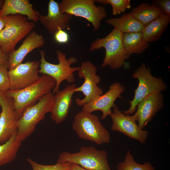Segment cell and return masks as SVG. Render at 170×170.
Here are the masks:
<instances>
[{
    "instance_id": "8fae6325",
    "label": "cell",
    "mask_w": 170,
    "mask_h": 170,
    "mask_svg": "<svg viewBox=\"0 0 170 170\" xmlns=\"http://www.w3.org/2000/svg\"><path fill=\"white\" fill-rule=\"evenodd\" d=\"M113 108V111L109 116L112 121L111 129L144 144L148 137V131L139 128L133 115H125L115 104Z\"/></svg>"
},
{
    "instance_id": "30bf717a",
    "label": "cell",
    "mask_w": 170,
    "mask_h": 170,
    "mask_svg": "<svg viewBox=\"0 0 170 170\" xmlns=\"http://www.w3.org/2000/svg\"><path fill=\"white\" fill-rule=\"evenodd\" d=\"M77 71L78 77L83 78L84 82L81 86L76 88V92H82L85 97L82 99L77 98L75 101L77 106L82 107L103 94L104 91L98 86L100 82L101 78L97 75V68L91 62H82Z\"/></svg>"
},
{
    "instance_id": "836d02e7",
    "label": "cell",
    "mask_w": 170,
    "mask_h": 170,
    "mask_svg": "<svg viewBox=\"0 0 170 170\" xmlns=\"http://www.w3.org/2000/svg\"><path fill=\"white\" fill-rule=\"evenodd\" d=\"M4 2V0H0V10L3 6Z\"/></svg>"
},
{
    "instance_id": "ac0fdd59",
    "label": "cell",
    "mask_w": 170,
    "mask_h": 170,
    "mask_svg": "<svg viewBox=\"0 0 170 170\" xmlns=\"http://www.w3.org/2000/svg\"><path fill=\"white\" fill-rule=\"evenodd\" d=\"M45 41L43 37L34 31L31 32L16 50L8 54V70L22 63L26 56L35 49L44 46Z\"/></svg>"
},
{
    "instance_id": "44dd1931",
    "label": "cell",
    "mask_w": 170,
    "mask_h": 170,
    "mask_svg": "<svg viewBox=\"0 0 170 170\" xmlns=\"http://www.w3.org/2000/svg\"><path fill=\"white\" fill-rule=\"evenodd\" d=\"M122 42L126 51V60L133 54L142 53L149 45V43L144 40L142 33L140 32L123 33Z\"/></svg>"
},
{
    "instance_id": "1f68e13d",
    "label": "cell",
    "mask_w": 170,
    "mask_h": 170,
    "mask_svg": "<svg viewBox=\"0 0 170 170\" xmlns=\"http://www.w3.org/2000/svg\"><path fill=\"white\" fill-rule=\"evenodd\" d=\"M7 22L6 17L0 16V33L5 27Z\"/></svg>"
},
{
    "instance_id": "3957f363",
    "label": "cell",
    "mask_w": 170,
    "mask_h": 170,
    "mask_svg": "<svg viewBox=\"0 0 170 170\" xmlns=\"http://www.w3.org/2000/svg\"><path fill=\"white\" fill-rule=\"evenodd\" d=\"M123 33L114 28L107 36L98 38L91 44V51L103 48L105 50V55L101 65L102 67L108 66L115 70L122 67L124 64L126 51L122 42Z\"/></svg>"
},
{
    "instance_id": "f1b7e54d",
    "label": "cell",
    "mask_w": 170,
    "mask_h": 170,
    "mask_svg": "<svg viewBox=\"0 0 170 170\" xmlns=\"http://www.w3.org/2000/svg\"><path fill=\"white\" fill-rule=\"evenodd\" d=\"M151 3L157 6L164 14L170 15V0H154Z\"/></svg>"
},
{
    "instance_id": "7a4b0ae2",
    "label": "cell",
    "mask_w": 170,
    "mask_h": 170,
    "mask_svg": "<svg viewBox=\"0 0 170 170\" xmlns=\"http://www.w3.org/2000/svg\"><path fill=\"white\" fill-rule=\"evenodd\" d=\"M99 119L95 114L81 111L74 116L72 129L80 139L97 144H108L110 134Z\"/></svg>"
},
{
    "instance_id": "4fadbf2b",
    "label": "cell",
    "mask_w": 170,
    "mask_h": 170,
    "mask_svg": "<svg viewBox=\"0 0 170 170\" xmlns=\"http://www.w3.org/2000/svg\"><path fill=\"white\" fill-rule=\"evenodd\" d=\"M40 61L35 60L21 63L8 70L9 90H16L24 88L35 82L39 78Z\"/></svg>"
},
{
    "instance_id": "e575fe53",
    "label": "cell",
    "mask_w": 170,
    "mask_h": 170,
    "mask_svg": "<svg viewBox=\"0 0 170 170\" xmlns=\"http://www.w3.org/2000/svg\"><path fill=\"white\" fill-rule=\"evenodd\" d=\"M1 109V106H0V110ZM0 112H1V111H0Z\"/></svg>"
},
{
    "instance_id": "7c38bea8",
    "label": "cell",
    "mask_w": 170,
    "mask_h": 170,
    "mask_svg": "<svg viewBox=\"0 0 170 170\" xmlns=\"http://www.w3.org/2000/svg\"><path fill=\"white\" fill-rule=\"evenodd\" d=\"M0 144L17 133L18 119L13 101L5 92H0Z\"/></svg>"
},
{
    "instance_id": "cb8c5ba5",
    "label": "cell",
    "mask_w": 170,
    "mask_h": 170,
    "mask_svg": "<svg viewBox=\"0 0 170 170\" xmlns=\"http://www.w3.org/2000/svg\"><path fill=\"white\" fill-rule=\"evenodd\" d=\"M22 142L16 133L8 140L0 144V167L15 159Z\"/></svg>"
},
{
    "instance_id": "d6986e66",
    "label": "cell",
    "mask_w": 170,
    "mask_h": 170,
    "mask_svg": "<svg viewBox=\"0 0 170 170\" xmlns=\"http://www.w3.org/2000/svg\"><path fill=\"white\" fill-rule=\"evenodd\" d=\"M39 13L35 10L28 0H5L0 10V16L20 14L33 22L38 21Z\"/></svg>"
},
{
    "instance_id": "e0dca14e",
    "label": "cell",
    "mask_w": 170,
    "mask_h": 170,
    "mask_svg": "<svg viewBox=\"0 0 170 170\" xmlns=\"http://www.w3.org/2000/svg\"><path fill=\"white\" fill-rule=\"evenodd\" d=\"M77 87L75 83L70 84L54 94V103L50 117L56 123H61L67 117Z\"/></svg>"
},
{
    "instance_id": "484cf974",
    "label": "cell",
    "mask_w": 170,
    "mask_h": 170,
    "mask_svg": "<svg viewBox=\"0 0 170 170\" xmlns=\"http://www.w3.org/2000/svg\"><path fill=\"white\" fill-rule=\"evenodd\" d=\"M94 2L103 4H110L113 15L119 14L131 7L130 0H94Z\"/></svg>"
},
{
    "instance_id": "f546056e",
    "label": "cell",
    "mask_w": 170,
    "mask_h": 170,
    "mask_svg": "<svg viewBox=\"0 0 170 170\" xmlns=\"http://www.w3.org/2000/svg\"><path fill=\"white\" fill-rule=\"evenodd\" d=\"M55 40L58 43L62 44L67 43L69 39V36L68 33L59 28L58 30L54 35Z\"/></svg>"
},
{
    "instance_id": "ba28073f",
    "label": "cell",
    "mask_w": 170,
    "mask_h": 170,
    "mask_svg": "<svg viewBox=\"0 0 170 170\" xmlns=\"http://www.w3.org/2000/svg\"><path fill=\"white\" fill-rule=\"evenodd\" d=\"M5 26L0 33V47L8 54L14 51L17 44L30 33L35 27L33 22L29 21L27 18L17 14L5 16Z\"/></svg>"
},
{
    "instance_id": "5bb4252c",
    "label": "cell",
    "mask_w": 170,
    "mask_h": 170,
    "mask_svg": "<svg viewBox=\"0 0 170 170\" xmlns=\"http://www.w3.org/2000/svg\"><path fill=\"white\" fill-rule=\"evenodd\" d=\"M124 91V85L119 82H115L110 86L105 93L84 105L82 106V111L89 113L96 110L100 111L102 112L101 118L104 120L111 114V109L115 104V101Z\"/></svg>"
},
{
    "instance_id": "9a60e30c",
    "label": "cell",
    "mask_w": 170,
    "mask_h": 170,
    "mask_svg": "<svg viewBox=\"0 0 170 170\" xmlns=\"http://www.w3.org/2000/svg\"><path fill=\"white\" fill-rule=\"evenodd\" d=\"M164 106V96L162 92L150 94L141 100L133 115L139 128L143 129L158 111Z\"/></svg>"
},
{
    "instance_id": "2e32d148",
    "label": "cell",
    "mask_w": 170,
    "mask_h": 170,
    "mask_svg": "<svg viewBox=\"0 0 170 170\" xmlns=\"http://www.w3.org/2000/svg\"><path fill=\"white\" fill-rule=\"evenodd\" d=\"M72 16L71 14L62 13L60 10L59 4L54 0H50L47 15L39 14L38 20L50 33L54 35L59 28L63 30H70V21Z\"/></svg>"
},
{
    "instance_id": "8992f818",
    "label": "cell",
    "mask_w": 170,
    "mask_h": 170,
    "mask_svg": "<svg viewBox=\"0 0 170 170\" xmlns=\"http://www.w3.org/2000/svg\"><path fill=\"white\" fill-rule=\"evenodd\" d=\"M54 103V94L51 92L25 111L18 119L17 135L20 139L22 142L32 133L45 115L51 112Z\"/></svg>"
},
{
    "instance_id": "9c48e42d",
    "label": "cell",
    "mask_w": 170,
    "mask_h": 170,
    "mask_svg": "<svg viewBox=\"0 0 170 170\" xmlns=\"http://www.w3.org/2000/svg\"><path fill=\"white\" fill-rule=\"evenodd\" d=\"M94 0H63L59 6L60 11L72 15L82 17L90 22L94 31L100 26L101 22L107 17L105 8L96 6Z\"/></svg>"
},
{
    "instance_id": "4dcf8cb0",
    "label": "cell",
    "mask_w": 170,
    "mask_h": 170,
    "mask_svg": "<svg viewBox=\"0 0 170 170\" xmlns=\"http://www.w3.org/2000/svg\"><path fill=\"white\" fill-rule=\"evenodd\" d=\"M8 54L5 53L0 47V65L8 62Z\"/></svg>"
},
{
    "instance_id": "d4e9b609",
    "label": "cell",
    "mask_w": 170,
    "mask_h": 170,
    "mask_svg": "<svg viewBox=\"0 0 170 170\" xmlns=\"http://www.w3.org/2000/svg\"><path fill=\"white\" fill-rule=\"evenodd\" d=\"M124 161L117 165L116 170H155L151 163L146 162L143 164L137 163L134 160L130 151L128 150Z\"/></svg>"
},
{
    "instance_id": "603a6c76",
    "label": "cell",
    "mask_w": 170,
    "mask_h": 170,
    "mask_svg": "<svg viewBox=\"0 0 170 170\" xmlns=\"http://www.w3.org/2000/svg\"><path fill=\"white\" fill-rule=\"evenodd\" d=\"M129 14L139 21L144 26L150 23L163 14L156 5L142 3L133 8Z\"/></svg>"
},
{
    "instance_id": "ffe728a7",
    "label": "cell",
    "mask_w": 170,
    "mask_h": 170,
    "mask_svg": "<svg viewBox=\"0 0 170 170\" xmlns=\"http://www.w3.org/2000/svg\"><path fill=\"white\" fill-rule=\"evenodd\" d=\"M170 23V15L163 14L144 26L142 32L144 40L148 43L158 41Z\"/></svg>"
},
{
    "instance_id": "83f0119b",
    "label": "cell",
    "mask_w": 170,
    "mask_h": 170,
    "mask_svg": "<svg viewBox=\"0 0 170 170\" xmlns=\"http://www.w3.org/2000/svg\"><path fill=\"white\" fill-rule=\"evenodd\" d=\"M8 62L0 65V92H6L9 90Z\"/></svg>"
},
{
    "instance_id": "4316f807",
    "label": "cell",
    "mask_w": 170,
    "mask_h": 170,
    "mask_svg": "<svg viewBox=\"0 0 170 170\" xmlns=\"http://www.w3.org/2000/svg\"><path fill=\"white\" fill-rule=\"evenodd\" d=\"M27 161L31 166L32 170H70L72 166V163L69 162L44 165L40 164L30 158H27Z\"/></svg>"
},
{
    "instance_id": "5b68a950",
    "label": "cell",
    "mask_w": 170,
    "mask_h": 170,
    "mask_svg": "<svg viewBox=\"0 0 170 170\" xmlns=\"http://www.w3.org/2000/svg\"><path fill=\"white\" fill-rule=\"evenodd\" d=\"M132 77L137 79L138 85L134 90L133 99L129 102L130 107L123 112L127 115H132L134 112L137 105L144 98L153 93L162 92L166 90L167 87L162 78L152 75L150 67H146L144 62L134 71Z\"/></svg>"
},
{
    "instance_id": "52a82bcc",
    "label": "cell",
    "mask_w": 170,
    "mask_h": 170,
    "mask_svg": "<svg viewBox=\"0 0 170 170\" xmlns=\"http://www.w3.org/2000/svg\"><path fill=\"white\" fill-rule=\"evenodd\" d=\"M107 153L94 146L82 147L77 153L64 151L59 155L57 163L69 162L87 170H112L109 164Z\"/></svg>"
},
{
    "instance_id": "d6a6232c",
    "label": "cell",
    "mask_w": 170,
    "mask_h": 170,
    "mask_svg": "<svg viewBox=\"0 0 170 170\" xmlns=\"http://www.w3.org/2000/svg\"><path fill=\"white\" fill-rule=\"evenodd\" d=\"M70 170H87L76 164L72 163V166Z\"/></svg>"
},
{
    "instance_id": "7402d4cb",
    "label": "cell",
    "mask_w": 170,
    "mask_h": 170,
    "mask_svg": "<svg viewBox=\"0 0 170 170\" xmlns=\"http://www.w3.org/2000/svg\"><path fill=\"white\" fill-rule=\"evenodd\" d=\"M106 22L123 34L129 32H142L144 27L141 23L129 13H125L119 18L107 19Z\"/></svg>"
},
{
    "instance_id": "6da1fadb",
    "label": "cell",
    "mask_w": 170,
    "mask_h": 170,
    "mask_svg": "<svg viewBox=\"0 0 170 170\" xmlns=\"http://www.w3.org/2000/svg\"><path fill=\"white\" fill-rule=\"evenodd\" d=\"M55 85V81L53 78L43 74L35 82L24 88L16 90H9L5 92L13 101L18 119L21 117L28 108L51 92Z\"/></svg>"
},
{
    "instance_id": "277c9868",
    "label": "cell",
    "mask_w": 170,
    "mask_h": 170,
    "mask_svg": "<svg viewBox=\"0 0 170 170\" xmlns=\"http://www.w3.org/2000/svg\"><path fill=\"white\" fill-rule=\"evenodd\" d=\"M40 63L39 73L48 75L53 78L56 82L55 87L53 90V94H55L59 90L61 83L65 80L70 84L75 81L74 72L77 71L80 67H72L71 65L77 62L76 58L71 57L68 59L66 54L57 50L56 52L59 63L54 64L50 63L45 59V52L40 50Z\"/></svg>"
}]
</instances>
